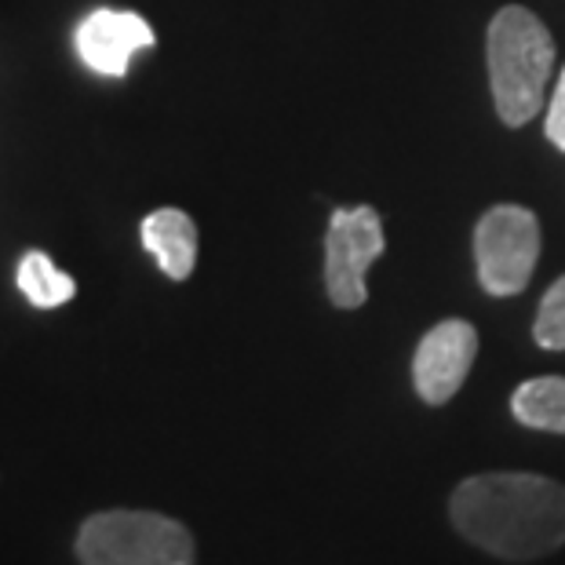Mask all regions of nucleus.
<instances>
[{"label":"nucleus","mask_w":565,"mask_h":565,"mask_svg":"<svg viewBox=\"0 0 565 565\" xmlns=\"http://www.w3.org/2000/svg\"><path fill=\"white\" fill-rule=\"evenodd\" d=\"M452 525L508 562L544 558L565 544V486L544 475H475L449 500Z\"/></svg>","instance_id":"obj_1"},{"label":"nucleus","mask_w":565,"mask_h":565,"mask_svg":"<svg viewBox=\"0 0 565 565\" xmlns=\"http://www.w3.org/2000/svg\"><path fill=\"white\" fill-rule=\"evenodd\" d=\"M555 66V41L529 8L508 4L489 26V81L503 125L533 121Z\"/></svg>","instance_id":"obj_2"},{"label":"nucleus","mask_w":565,"mask_h":565,"mask_svg":"<svg viewBox=\"0 0 565 565\" xmlns=\"http://www.w3.org/2000/svg\"><path fill=\"white\" fill-rule=\"evenodd\" d=\"M81 565H194V536L158 511H103L77 533Z\"/></svg>","instance_id":"obj_3"},{"label":"nucleus","mask_w":565,"mask_h":565,"mask_svg":"<svg viewBox=\"0 0 565 565\" xmlns=\"http://www.w3.org/2000/svg\"><path fill=\"white\" fill-rule=\"evenodd\" d=\"M478 281L489 296H519L540 259V223L522 204H497L475 226Z\"/></svg>","instance_id":"obj_4"},{"label":"nucleus","mask_w":565,"mask_h":565,"mask_svg":"<svg viewBox=\"0 0 565 565\" xmlns=\"http://www.w3.org/2000/svg\"><path fill=\"white\" fill-rule=\"evenodd\" d=\"M383 220L376 209H332L324 234V288L340 310L365 307V274L383 256Z\"/></svg>","instance_id":"obj_5"},{"label":"nucleus","mask_w":565,"mask_h":565,"mask_svg":"<svg viewBox=\"0 0 565 565\" xmlns=\"http://www.w3.org/2000/svg\"><path fill=\"white\" fill-rule=\"evenodd\" d=\"M475 358H478L475 324H467L460 318L438 321L416 347V358H413L416 394L427 405H445L463 387Z\"/></svg>","instance_id":"obj_6"},{"label":"nucleus","mask_w":565,"mask_h":565,"mask_svg":"<svg viewBox=\"0 0 565 565\" xmlns=\"http://www.w3.org/2000/svg\"><path fill=\"white\" fill-rule=\"evenodd\" d=\"M77 55L84 66L103 77H125L131 66V55L142 47H153V30L136 11H110L99 8L77 26Z\"/></svg>","instance_id":"obj_7"},{"label":"nucleus","mask_w":565,"mask_h":565,"mask_svg":"<svg viewBox=\"0 0 565 565\" xmlns=\"http://www.w3.org/2000/svg\"><path fill=\"white\" fill-rule=\"evenodd\" d=\"M142 245L172 281H186L198 263V223L179 209H158L142 220Z\"/></svg>","instance_id":"obj_8"},{"label":"nucleus","mask_w":565,"mask_h":565,"mask_svg":"<svg viewBox=\"0 0 565 565\" xmlns=\"http://www.w3.org/2000/svg\"><path fill=\"white\" fill-rule=\"evenodd\" d=\"M511 413L519 424L533 430L565 435V376L525 380L511 398Z\"/></svg>","instance_id":"obj_9"},{"label":"nucleus","mask_w":565,"mask_h":565,"mask_svg":"<svg viewBox=\"0 0 565 565\" xmlns=\"http://www.w3.org/2000/svg\"><path fill=\"white\" fill-rule=\"evenodd\" d=\"M19 288H22V296L30 299L33 307H41V310H52V307H63L74 299L77 292V285L70 274H63L55 267L52 259L44 256V252H26L19 263Z\"/></svg>","instance_id":"obj_10"},{"label":"nucleus","mask_w":565,"mask_h":565,"mask_svg":"<svg viewBox=\"0 0 565 565\" xmlns=\"http://www.w3.org/2000/svg\"><path fill=\"white\" fill-rule=\"evenodd\" d=\"M533 340L544 351H565V278H558L547 288L533 321Z\"/></svg>","instance_id":"obj_11"},{"label":"nucleus","mask_w":565,"mask_h":565,"mask_svg":"<svg viewBox=\"0 0 565 565\" xmlns=\"http://www.w3.org/2000/svg\"><path fill=\"white\" fill-rule=\"evenodd\" d=\"M547 139L555 142L558 150H565V70L558 77V88H555V99H551V110H547Z\"/></svg>","instance_id":"obj_12"}]
</instances>
